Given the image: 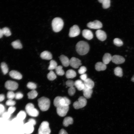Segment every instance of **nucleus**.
<instances>
[{
  "label": "nucleus",
  "instance_id": "1",
  "mask_svg": "<svg viewBox=\"0 0 134 134\" xmlns=\"http://www.w3.org/2000/svg\"><path fill=\"white\" fill-rule=\"evenodd\" d=\"M76 52L79 55H83L86 54L89 49L88 43L85 41H81L76 44Z\"/></svg>",
  "mask_w": 134,
  "mask_h": 134
},
{
  "label": "nucleus",
  "instance_id": "2",
  "mask_svg": "<svg viewBox=\"0 0 134 134\" xmlns=\"http://www.w3.org/2000/svg\"><path fill=\"white\" fill-rule=\"evenodd\" d=\"M37 101L38 106L41 111H46L49 108L50 102L49 99L48 98L42 97L39 99Z\"/></svg>",
  "mask_w": 134,
  "mask_h": 134
},
{
  "label": "nucleus",
  "instance_id": "3",
  "mask_svg": "<svg viewBox=\"0 0 134 134\" xmlns=\"http://www.w3.org/2000/svg\"><path fill=\"white\" fill-rule=\"evenodd\" d=\"M64 22L62 19L59 17H56L52 21V26L53 31L55 32L60 31L64 26Z\"/></svg>",
  "mask_w": 134,
  "mask_h": 134
},
{
  "label": "nucleus",
  "instance_id": "4",
  "mask_svg": "<svg viewBox=\"0 0 134 134\" xmlns=\"http://www.w3.org/2000/svg\"><path fill=\"white\" fill-rule=\"evenodd\" d=\"M27 113L30 116L34 117H36L39 114V112L37 109L34 108L33 104L31 103L27 104L25 107Z\"/></svg>",
  "mask_w": 134,
  "mask_h": 134
},
{
  "label": "nucleus",
  "instance_id": "5",
  "mask_svg": "<svg viewBox=\"0 0 134 134\" xmlns=\"http://www.w3.org/2000/svg\"><path fill=\"white\" fill-rule=\"evenodd\" d=\"M38 134H50L51 130L49 124L46 121H43L40 125L38 131Z\"/></svg>",
  "mask_w": 134,
  "mask_h": 134
},
{
  "label": "nucleus",
  "instance_id": "6",
  "mask_svg": "<svg viewBox=\"0 0 134 134\" xmlns=\"http://www.w3.org/2000/svg\"><path fill=\"white\" fill-rule=\"evenodd\" d=\"M87 103L86 99L84 97L81 96L78 98V101H76L73 103V106L75 109H78L85 106Z\"/></svg>",
  "mask_w": 134,
  "mask_h": 134
},
{
  "label": "nucleus",
  "instance_id": "7",
  "mask_svg": "<svg viewBox=\"0 0 134 134\" xmlns=\"http://www.w3.org/2000/svg\"><path fill=\"white\" fill-rule=\"evenodd\" d=\"M5 86L7 89L12 91L16 90L18 88V85L17 83L15 81L8 80L5 82Z\"/></svg>",
  "mask_w": 134,
  "mask_h": 134
},
{
  "label": "nucleus",
  "instance_id": "8",
  "mask_svg": "<svg viewBox=\"0 0 134 134\" xmlns=\"http://www.w3.org/2000/svg\"><path fill=\"white\" fill-rule=\"evenodd\" d=\"M69 106L64 105L56 108V111L58 115L61 117L66 115L69 110Z\"/></svg>",
  "mask_w": 134,
  "mask_h": 134
},
{
  "label": "nucleus",
  "instance_id": "9",
  "mask_svg": "<svg viewBox=\"0 0 134 134\" xmlns=\"http://www.w3.org/2000/svg\"><path fill=\"white\" fill-rule=\"evenodd\" d=\"M80 30L76 25H74L71 27L69 30V35L70 37H74L78 35L80 33Z\"/></svg>",
  "mask_w": 134,
  "mask_h": 134
},
{
  "label": "nucleus",
  "instance_id": "10",
  "mask_svg": "<svg viewBox=\"0 0 134 134\" xmlns=\"http://www.w3.org/2000/svg\"><path fill=\"white\" fill-rule=\"evenodd\" d=\"M87 26L90 28L94 29H99L102 27L101 22L98 20L90 22L87 24Z\"/></svg>",
  "mask_w": 134,
  "mask_h": 134
},
{
  "label": "nucleus",
  "instance_id": "11",
  "mask_svg": "<svg viewBox=\"0 0 134 134\" xmlns=\"http://www.w3.org/2000/svg\"><path fill=\"white\" fill-rule=\"evenodd\" d=\"M81 65V61L78 58L72 57L70 60L69 65L74 68H78Z\"/></svg>",
  "mask_w": 134,
  "mask_h": 134
},
{
  "label": "nucleus",
  "instance_id": "12",
  "mask_svg": "<svg viewBox=\"0 0 134 134\" xmlns=\"http://www.w3.org/2000/svg\"><path fill=\"white\" fill-rule=\"evenodd\" d=\"M53 104L56 108L65 105V100L63 97L57 96L54 100Z\"/></svg>",
  "mask_w": 134,
  "mask_h": 134
},
{
  "label": "nucleus",
  "instance_id": "13",
  "mask_svg": "<svg viewBox=\"0 0 134 134\" xmlns=\"http://www.w3.org/2000/svg\"><path fill=\"white\" fill-rule=\"evenodd\" d=\"M112 62L116 64L123 63L125 61V58L122 56L118 55H115L112 57Z\"/></svg>",
  "mask_w": 134,
  "mask_h": 134
},
{
  "label": "nucleus",
  "instance_id": "14",
  "mask_svg": "<svg viewBox=\"0 0 134 134\" xmlns=\"http://www.w3.org/2000/svg\"><path fill=\"white\" fill-rule=\"evenodd\" d=\"M96 34L97 38L101 41H103L106 38V35L105 33L102 30L99 29L96 32Z\"/></svg>",
  "mask_w": 134,
  "mask_h": 134
},
{
  "label": "nucleus",
  "instance_id": "15",
  "mask_svg": "<svg viewBox=\"0 0 134 134\" xmlns=\"http://www.w3.org/2000/svg\"><path fill=\"white\" fill-rule=\"evenodd\" d=\"M82 35L86 39L90 40L93 37V34L91 31L89 30L84 29L82 31Z\"/></svg>",
  "mask_w": 134,
  "mask_h": 134
},
{
  "label": "nucleus",
  "instance_id": "16",
  "mask_svg": "<svg viewBox=\"0 0 134 134\" xmlns=\"http://www.w3.org/2000/svg\"><path fill=\"white\" fill-rule=\"evenodd\" d=\"M33 125L28 122L24 125V131L25 133L30 134L32 133L34 130Z\"/></svg>",
  "mask_w": 134,
  "mask_h": 134
},
{
  "label": "nucleus",
  "instance_id": "17",
  "mask_svg": "<svg viewBox=\"0 0 134 134\" xmlns=\"http://www.w3.org/2000/svg\"><path fill=\"white\" fill-rule=\"evenodd\" d=\"M10 76L12 78L18 80H20L22 78V74L18 71L15 70H12L9 73Z\"/></svg>",
  "mask_w": 134,
  "mask_h": 134
},
{
  "label": "nucleus",
  "instance_id": "18",
  "mask_svg": "<svg viewBox=\"0 0 134 134\" xmlns=\"http://www.w3.org/2000/svg\"><path fill=\"white\" fill-rule=\"evenodd\" d=\"M83 95L84 97L86 99L90 98L93 93L92 89L89 88L85 86L84 87L83 90Z\"/></svg>",
  "mask_w": 134,
  "mask_h": 134
},
{
  "label": "nucleus",
  "instance_id": "19",
  "mask_svg": "<svg viewBox=\"0 0 134 134\" xmlns=\"http://www.w3.org/2000/svg\"><path fill=\"white\" fill-rule=\"evenodd\" d=\"M60 59L62 65L65 67H67L69 65L70 60L67 57L64 55H61Z\"/></svg>",
  "mask_w": 134,
  "mask_h": 134
},
{
  "label": "nucleus",
  "instance_id": "20",
  "mask_svg": "<svg viewBox=\"0 0 134 134\" xmlns=\"http://www.w3.org/2000/svg\"><path fill=\"white\" fill-rule=\"evenodd\" d=\"M40 57L42 59L46 60H51L52 58L51 54L46 51L42 52L40 54Z\"/></svg>",
  "mask_w": 134,
  "mask_h": 134
},
{
  "label": "nucleus",
  "instance_id": "21",
  "mask_svg": "<svg viewBox=\"0 0 134 134\" xmlns=\"http://www.w3.org/2000/svg\"><path fill=\"white\" fill-rule=\"evenodd\" d=\"M95 67L96 70L99 71L105 70L106 68V65L101 62L96 63Z\"/></svg>",
  "mask_w": 134,
  "mask_h": 134
},
{
  "label": "nucleus",
  "instance_id": "22",
  "mask_svg": "<svg viewBox=\"0 0 134 134\" xmlns=\"http://www.w3.org/2000/svg\"><path fill=\"white\" fill-rule=\"evenodd\" d=\"M112 56L109 53H106L103 55L102 58L103 63L106 65L111 60Z\"/></svg>",
  "mask_w": 134,
  "mask_h": 134
},
{
  "label": "nucleus",
  "instance_id": "23",
  "mask_svg": "<svg viewBox=\"0 0 134 134\" xmlns=\"http://www.w3.org/2000/svg\"><path fill=\"white\" fill-rule=\"evenodd\" d=\"M74 86L79 91L83 90L85 85L84 83L80 80H77L74 82Z\"/></svg>",
  "mask_w": 134,
  "mask_h": 134
},
{
  "label": "nucleus",
  "instance_id": "24",
  "mask_svg": "<svg viewBox=\"0 0 134 134\" xmlns=\"http://www.w3.org/2000/svg\"><path fill=\"white\" fill-rule=\"evenodd\" d=\"M84 81L85 86L87 87L92 89L93 88L94 85V82L90 78H87Z\"/></svg>",
  "mask_w": 134,
  "mask_h": 134
},
{
  "label": "nucleus",
  "instance_id": "25",
  "mask_svg": "<svg viewBox=\"0 0 134 134\" xmlns=\"http://www.w3.org/2000/svg\"><path fill=\"white\" fill-rule=\"evenodd\" d=\"M73 123V118L70 117H67L64 119L63 122V124L64 126L67 127L69 125L72 124Z\"/></svg>",
  "mask_w": 134,
  "mask_h": 134
},
{
  "label": "nucleus",
  "instance_id": "26",
  "mask_svg": "<svg viewBox=\"0 0 134 134\" xmlns=\"http://www.w3.org/2000/svg\"><path fill=\"white\" fill-rule=\"evenodd\" d=\"M66 76L67 78H73L76 77V73L72 69H69L66 71Z\"/></svg>",
  "mask_w": 134,
  "mask_h": 134
},
{
  "label": "nucleus",
  "instance_id": "27",
  "mask_svg": "<svg viewBox=\"0 0 134 134\" xmlns=\"http://www.w3.org/2000/svg\"><path fill=\"white\" fill-rule=\"evenodd\" d=\"M98 1L102 4V7L104 9H107L110 6V0H99Z\"/></svg>",
  "mask_w": 134,
  "mask_h": 134
},
{
  "label": "nucleus",
  "instance_id": "28",
  "mask_svg": "<svg viewBox=\"0 0 134 134\" xmlns=\"http://www.w3.org/2000/svg\"><path fill=\"white\" fill-rule=\"evenodd\" d=\"M114 73L115 75L121 77L123 75L122 69L120 67H115L114 69Z\"/></svg>",
  "mask_w": 134,
  "mask_h": 134
},
{
  "label": "nucleus",
  "instance_id": "29",
  "mask_svg": "<svg viewBox=\"0 0 134 134\" xmlns=\"http://www.w3.org/2000/svg\"><path fill=\"white\" fill-rule=\"evenodd\" d=\"M11 44L13 47L15 49H21L22 47V45L19 40L13 41Z\"/></svg>",
  "mask_w": 134,
  "mask_h": 134
},
{
  "label": "nucleus",
  "instance_id": "30",
  "mask_svg": "<svg viewBox=\"0 0 134 134\" xmlns=\"http://www.w3.org/2000/svg\"><path fill=\"white\" fill-rule=\"evenodd\" d=\"M37 95V93L35 90H32L27 94L28 98L30 99H33L35 98Z\"/></svg>",
  "mask_w": 134,
  "mask_h": 134
},
{
  "label": "nucleus",
  "instance_id": "31",
  "mask_svg": "<svg viewBox=\"0 0 134 134\" xmlns=\"http://www.w3.org/2000/svg\"><path fill=\"white\" fill-rule=\"evenodd\" d=\"M57 66V64L56 61L53 60H51L50 62V64L48 69L50 70L55 69Z\"/></svg>",
  "mask_w": 134,
  "mask_h": 134
},
{
  "label": "nucleus",
  "instance_id": "32",
  "mask_svg": "<svg viewBox=\"0 0 134 134\" xmlns=\"http://www.w3.org/2000/svg\"><path fill=\"white\" fill-rule=\"evenodd\" d=\"M26 114L24 111L21 110L17 114V117L18 119L21 120H24L26 118Z\"/></svg>",
  "mask_w": 134,
  "mask_h": 134
},
{
  "label": "nucleus",
  "instance_id": "33",
  "mask_svg": "<svg viewBox=\"0 0 134 134\" xmlns=\"http://www.w3.org/2000/svg\"><path fill=\"white\" fill-rule=\"evenodd\" d=\"M1 67L2 71L4 74L7 73L8 71V69L7 65L4 62H2L1 64Z\"/></svg>",
  "mask_w": 134,
  "mask_h": 134
},
{
  "label": "nucleus",
  "instance_id": "34",
  "mask_svg": "<svg viewBox=\"0 0 134 134\" xmlns=\"http://www.w3.org/2000/svg\"><path fill=\"white\" fill-rule=\"evenodd\" d=\"M55 69L56 73L58 75L62 76L65 74L64 71L62 69V67L61 66H57Z\"/></svg>",
  "mask_w": 134,
  "mask_h": 134
},
{
  "label": "nucleus",
  "instance_id": "35",
  "mask_svg": "<svg viewBox=\"0 0 134 134\" xmlns=\"http://www.w3.org/2000/svg\"><path fill=\"white\" fill-rule=\"evenodd\" d=\"M47 77L48 79L52 81L56 78V76L52 70H50L47 74Z\"/></svg>",
  "mask_w": 134,
  "mask_h": 134
},
{
  "label": "nucleus",
  "instance_id": "36",
  "mask_svg": "<svg viewBox=\"0 0 134 134\" xmlns=\"http://www.w3.org/2000/svg\"><path fill=\"white\" fill-rule=\"evenodd\" d=\"M3 35L6 36H9L11 35V32L9 28L6 27L3 28L1 29Z\"/></svg>",
  "mask_w": 134,
  "mask_h": 134
},
{
  "label": "nucleus",
  "instance_id": "37",
  "mask_svg": "<svg viewBox=\"0 0 134 134\" xmlns=\"http://www.w3.org/2000/svg\"><path fill=\"white\" fill-rule=\"evenodd\" d=\"M114 44L117 46H121L123 44L122 41L120 39L118 38H115L113 40Z\"/></svg>",
  "mask_w": 134,
  "mask_h": 134
},
{
  "label": "nucleus",
  "instance_id": "38",
  "mask_svg": "<svg viewBox=\"0 0 134 134\" xmlns=\"http://www.w3.org/2000/svg\"><path fill=\"white\" fill-rule=\"evenodd\" d=\"M11 116V115L7 111H5L2 113L1 118L3 119L7 120L9 119Z\"/></svg>",
  "mask_w": 134,
  "mask_h": 134
},
{
  "label": "nucleus",
  "instance_id": "39",
  "mask_svg": "<svg viewBox=\"0 0 134 134\" xmlns=\"http://www.w3.org/2000/svg\"><path fill=\"white\" fill-rule=\"evenodd\" d=\"M27 87L28 88L32 90H35L36 88V85L33 82H29L27 84Z\"/></svg>",
  "mask_w": 134,
  "mask_h": 134
},
{
  "label": "nucleus",
  "instance_id": "40",
  "mask_svg": "<svg viewBox=\"0 0 134 134\" xmlns=\"http://www.w3.org/2000/svg\"><path fill=\"white\" fill-rule=\"evenodd\" d=\"M15 93L12 91L8 92L7 94V97L8 99L13 100L15 98Z\"/></svg>",
  "mask_w": 134,
  "mask_h": 134
},
{
  "label": "nucleus",
  "instance_id": "41",
  "mask_svg": "<svg viewBox=\"0 0 134 134\" xmlns=\"http://www.w3.org/2000/svg\"><path fill=\"white\" fill-rule=\"evenodd\" d=\"M16 103L15 101L13 100L8 99L5 102L6 105L9 106H14Z\"/></svg>",
  "mask_w": 134,
  "mask_h": 134
},
{
  "label": "nucleus",
  "instance_id": "42",
  "mask_svg": "<svg viewBox=\"0 0 134 134\" xmlns=\"http://www.w3.org/2000/svg\"><path fill=\"white\" fill-rule=\"evenodd\" d=\"M75 92V90L74 87L70 88L68 90V93L69 95L72 96H73Z\"/></svg>",
  "mask_w": 134,
  "mask_h": 134
},
{
  "label": "nucleus",
  "instance_id": "43",
  "mask_svg": "<svg viewBox=\"0 0 134 134\" xmlns=\"http://www.w3.org/2000/svg\"><path fill=\"white\" fill-rule=\"evenodd\" d=\"M66 83L67 86L70 88L73 87L74 86V82L72 80H67L66 81Z\"/></svg>",
  "mask_w": 134,
  "mask_h": 134
},
{
  "label": "nucleus",
  "instance_id": "44",
  "mask_svg": "<svg viewBox=\"0 0 134 134\" xmlns=\"http://www.w3.org/2000/svg\"><path fill=\"white\" fill-rule=\"evenodd\" d=\"M87 70L86 67L84 66L81 67L78 70V72L79 74H84Z\"/></svg>",
  "mask_w": 134,
  "mask_h": 134
},
{
  "label": "nucleus",
  "instance_id": "45",
  "mask_svg": "<svg viewBox=\"0 0 134 134\" xmlns=\"http://www.w3.org/2000/svg\"><path fill=\"white\" fill-rule=\"evenodd\" d=\"M16 110V107L14 106H9L7 109V111L11 115Z\"/></svg>",
  "mask_w": 134,
  "mask_h": 134
},
{
  "label": "nucleus",
  "instance_id": "46",
  "mask_svg": "<svg viewBox=\"0 0 134 134\" xmlns=\"http://www.w3.org/2000/svg\"><path fill=\"white\" fill-rule=\"evenodd\" d=\"M23 96V95L20 92H17L15 94V98L17 100L22 99Z\"/></svg>",
  "mask_w": 134,
  "mask_h": 134
},
{
  "label": "nucleus",
  "instance_id": "47",
  "mask_svg": "<svg viewBox=\"0 0 134 134\" xmlns=\"http://www.w3.org/2000/svg\"><path fill=\"white\" fill-rule=\"evenodd\" d=\"M65 100V105L66 106H69L71 102L70 100L67 97H63Z\"/></svg>",
  "mask_w": 134,
  "mask_h": 134
},
{
  "label": "nucleus",
  "instance_id": "48",
  "mask_svg": "<svg viewBox=\"0 0 134 134\" xmlns=\"http://www.w3.org/2000/svg\"><path fill=\"white\" fill-rule=\"evenodd\" d=\"M5 108L4 105L1 103H0V112L2 114L5 111Z\"/></svg>",
  "mask_w": 134,
  "mask_h": 134
},
{
  "label": "nucleus",
  "instance_id": "49",
  "mask_svg": "<svg viewBox=\"0 0 134 134\" xmlns=\"http://www.w3.org/2000/svg\"><path fill=\"white\" fill-rule=\"evenodd\" d=\"M28 122L31 123L33 126L35 125L36 124L35 120L33 118H30L29 119Z\"/></svg>",
  "mask_w": 134,
  "mask_h": 134
},
{
  "label": "nucleus",
  "instance_id": "50",
  "mask_svg": "<svg viewBox=\"0 0 134 134\" xmlns=\"http://www.w3.org/2000/svg\"><path fill=\"white\" fill-rule=\"evenodd\" d=\"M80 77L81 79L84 81L87 78V75L85 73L81 75L80 76Z\"/></svg>",
  "mask_w": 134,
  "mask_h": 134
},
{
  "label": "nucleus",
  "instance_id": "51",
  "mask_svg": "<svg viewBox=\"0 0 134 134\" xmlns=\"http://www.w3.org/2000/svg\"><path fill=\"white\" fill-rule=\"evenodd\" d=\"M59 134H68V133L65 130L62 129L59 131Z\"/></svg>",
  "mask_w": 134,
  "mask_h": 134
},
{
  "label": "nucleus",
  "instance_id": "52",
  "mask_svg": "<svg viewBox=\"0 0 134 134\" xmlns=\"http://www.w3.org/2000/svg\"><path fill=\"white\" fill-rule=\"evenodd\" d=\"M5 99V96L3 94H0V102L3 101Z\"/></svg>",
  "mask_w": 134,
  "mask_h": 134
},
{
  "label": "nucleus",
  "instance_id": "53",
  "mask_svg": "<svg viewBox=\"0 0 134 134\" xmlns=\"http://www.w3.org/2000/svg\"><path fill=\"white\" fill-rule=\"evenodd\" d=\"M3 35L2 30L0 29V38L2 37Z\"/></svg>",
  "mask_w": 134,
  "mask_h": 134
},
{
  "label": "nucleus",
  "instance_id": "54",
  "mask_svg": "<svg viewBox=\"0 0 134 134\" xmlns=\"http://www.w3.org/2000/svg\"><path fill=\"white\" fill-rule=\"evenodd\" d=\"M131 81L133 82H134V75L132 77L131 79Z\"/></svg>",
  "mask_w": 134,
  "mask_h": 134
},
{
  "label": "nucleus",
  "instance_id": "55",
  "mask_svg": "<svg viewBox=\"0 0 134 134\" xmlns=\"http://www.w3.org/2000/svg\"><path fill=\"white\" fill-rule=\"evenodd\" d=\"M0 134H3V133H2V132L1 131H0Z\"/></svg>",
  "mask_w": 134,
  "mask_h": 134
},
{
  "label": "nucleus",
  "instance_id": "56",
  "mask_svg": "<svg viewBox=\"0 0 134 134\" xmlns=\"http://www.w3.org/2000/svg\"><path fill=\"white\" fill-rule=\"evenodd\" d=\"M1 113L0 112V115Z\"/></svg>",
  "mask_w": 134,
  "mask_h": 134
},
{
  "label": "nucleus",
  "instance_id": "57",
  "mask_svg": "<svg viewBox=\"0 0 134 134\" xmlns=\"http://www.w3.org/2000/svg\"></svg>",
  "mask_w": 134,
  "mask_h": 134
}]
</instances>
